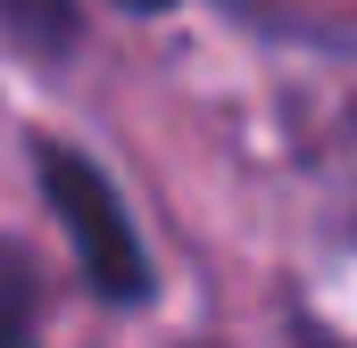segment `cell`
Wrapping results in <instances>:
<instances>
[{
    "mask_svg": "<svg viewBox=\"0 0 357 348\" xmlns=\"http://www.w3.org/2000/svg\"><path fill=\"white\" fill-rule=\"evenodd\" d=\"M108 8H125V17H167V8H183V0H108Z\"/></svg>",
    "mask_w": 357,
    "mask_h": 348,
    "instance_id": "5",
    "label": "cell"
},
{
    "mask_svg": "<svg viewBox=\"0 0 357 348\" xmlns=\"http://www.w3.org/2000/svg\"><path fill=\"white\" fill-rule=\"evenodd\" d=\"M282 348H357V332L324 324L307 299H282Z\"/></svg>",
    "mask_w": 357,
    "mask_h": 348,
    "instance_id": "4",
    "label": "cell"
},
{
    "mask_svg": "<svg viewBox=\"0 0 357 348\" xmlns=\"http://www.w3.org/2000/svg\"><path fill=\"white\" fill-rule=\"evenodd\" d=\"M183 348H225V340H183Z\"/></svg>",
    "mask_w": 357,
    "mask_h": 348,
    "instance_id": "6",
    "label": "cell"
},
{
    "mask_svg": "<svg viewBox=\"0 0 357 348\" xmlns=\"http://www.w3.org/2000/svg\"><path fill=\"white\" fill-rule=\"evenodd\" d=\"M25 166H33V191H42V207H50V224L67 241L75 290L91 307H116V315L150 307L158 299V258H150L125 191L108 182V166L91 150H75L67 133H42V125L25 133Z\"/></svg>",
    "mask_w": 357,
    "mask_h": 348,
    "instance_id": "1",
    "label": "cell"
},
{
    "mask_svg": "<svg viewBox=\"0 0 357 348\" xmlns=\"http://www.w3.org/2000/svg\"><path fill=\"white\" fill-rule=\"evenodd\" d=\"M0 348H33V258L0 249Z\"/></svg>",
    "mask_w": 357,
    "mask_h": 348,
    "instance_id": "3",
    "label": "cell"
},
{
    "mask_svg": "<svg viewBox=\"0 0 357 348\" xmlns=\"http://www.w3.org/2000/svg\"><path fill=\"white\" fill-rule=\"evenodd\" d=\"M0 33H8V58L17 67L59 75L84 50V0H0Z\"/></svg>",
    "mask_w": 357,
    "mask_h": 348,
    "instance_id": "2",
    "label": "cell"
}]
</instances>
